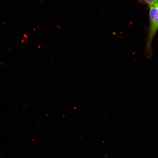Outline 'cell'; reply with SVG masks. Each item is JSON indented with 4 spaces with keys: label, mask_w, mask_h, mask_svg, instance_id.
<instances>
[{
    "label": "cell",
    "mask_w": 158,
    "mask_h": 158,
    "mask_svg": "<svg viewBox=\"0 0 158 158\" xmlns=\"http://www.w3.org/2000/svg\"><path fill=\"white\" fill-rule=\"evenodd\" d=\"M150 24L147 43V50L150 55L151 45L154 36L158 30V4L150 6Z\"/></svg>",
    "instance_id": "cell-1"
},
{
    "label": "cell",
    "mask_w": 158,
    "mask_h": 158,
    "mask_svg": "<svg viewBox=\"0 0 158 158\" xmlns=\"http://www.w3.org/2000/svg\"><path fill=\"white\" fill-rule=\"evenodd\" d=\"M144 1L148 3L150 6L158 4V0H144Z\"/></svg>",
    "instance_id": "cell-2"
}]
</instances>
